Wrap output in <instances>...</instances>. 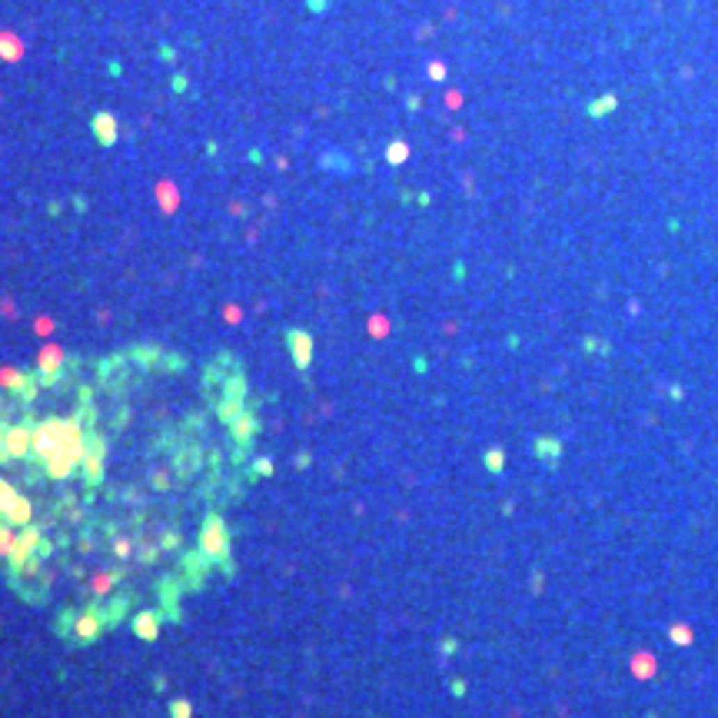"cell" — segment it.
I'll return each mask as SVG.
<instances>
[{"mask_svg": "<svg viewBox=\"0 0 718 718\" xmlns=\"http://www.w3.org/2000/svg\"><path fill=\"white\" fill-rule=\"evenodd\" d=\"M87 439L80 429V419L50 416L33 429V456L40 459L50 479H70L77 463H83Z\"/></svg>", "mask_w": 718, "mask_h": 718, "instance_id": "obj_1", "label": "cell"}, {"mask_svg": "<svg viewBox=\"0 0 718 718\" xmlns=\"http://www.w3.org/2000/svg\"><path fill=\"white\" fill-rule=\"evenodd\" d=\"M200 549H203V555H209L213 562H226V559H230V532H226L223 519H220L216 512H209L207 519H203Z\"/></svg>", "mask_w": 718, "mask_h": 718, "instance_id": "obj_2", "label": "cell"}, {"mask_svg": "<svg viewBox=\"0 0 718 718\" xmlns=\"http://www.w3.org/2000/svg\"><path fill=\"white\" fill-rule=\"evenodd\" d=\"M30 449H33V433L27 426H10L7 429V456L10 459H24Z\"/></svg>", "mask_w": 718, "mask_h": 718, "instance_id": "obj_3", "label": "cell"}, {"mask_svg": "<svg viewBox=\"0 0 718 718\" xmlns=\"http://www.w3.org/2000/svg\"><path fill=\"white\" fill-rule=\"evenodd\" d=\"M286 343H289V349H293V362H296L299 369H306L310 359H313V340H310L306 333L293 329V333H286Z\"/></svg>", "mask_w": 718, "mask_h": 718, "instance_id": "obj_4", "label": "cell"}, {"mask_svg": "<svg viewBox=\"0 0 718 718\" xmlns=\"http://www.w3.org/2000/svg\"><path fill=\"white\" fill-rule=\"evenodd\" d=\"M104 442L100 439H90L87 442V452H83V469H87V479L90 482H100L104 476Z\"/></svg>", "mask_w": 718, "mask_h": 718, "instance_id": "obj_5", "label": "cell"}, {"mask_svg": "<svg viewBox=\"0 0 718 718\" xmlns=\"http://www.w3.org/2000/svg\"><path fill=\"white\" fill-rule=\"evenodd\" d=\"M100 635V612L97 609H90V612L80 615V622H77V642H93Z\"/></svg>", "mask_w": 718, "mask_h": 718, "instance_id": "obj_6", "label": "cell"}, {"mask_svg": "<svg viewBox=\"0 0 718 718\" xmlns=\"http://www.w3.org/2000/svg\"><path fill=\"white\" fill-rule=\"evenodd\" d=\"M134 632L143 639V642H150V639H157V632H160V619L153 612H140L134 619Z\"/></svg>", "mask_w": 718, "mask_h": 718, "instance_id": "obj_7", "label": "cell"}, {"mask_svg": "<svg viewBox=\"0 0 718 718\" xmlns=\"http://www.w3.org/2000/svg\"><path fill=\"white\" fill-rule=\"evenodd\" d=\"M14 502H17V493H14V486L0 479V519H3V516L10 512V506H14Z\"/></svg>", "mask_w": 718, "mask_h": 718, "instance_id": "obj_8", "label": "cell"}, {"mask_svg": "<svg viewBox=\"0 0 718 718\" xmlns=\"http://www.w3.org/2000/svg\"><path fill=\"white\" fill-rule=\"evenodd\" d=\"M233 422H237V439H243V442H246V439L253 436V429H256L253 416H250V413H239V416L233 419Z\"/></svg>", "mask_w": 718, "mask_h": 718, "instance_id": "obj_9", "label": "cell"}, {"mask_svg": "<svg viewBox=\"0 0 718 718\" xmlns=\"http://www.w3.org/2000/svg\"><path fill=\"white\" fill-rule=\"evenodd\" d=\"M60 349H47L44 356H40V369H47V373H54V369H60Z\"/></svg>", "mask_w": 718, "mask_h": 718, "instance_id": "obj_10", "label": "cell"}, {"mask_svg": "<svg viewBox=\"0 0 718 718\" xmlns=\"http://www.w3.org/2000/svg\"><path fill=\"white\" fill-rule=\"evenodd\" d=\"M193 715V705L186 702V699H177V702H170V718H190Z\"/></svg>", "mask_w": 718, "mask_h": 718, "instance_id": "obj_11", "label": "cell"}, {"mask_svg": "<svg viewBox=\"0 0 718 718\" xmlns=\"http://www.w3.org/2000/svg\"><path fill=\"white\" fill-rule=\"evenodd\" d=\"M489 469H502V456L499 452H489Z\"/></svg>", "mask_w": 718, "mask_h": 718, "instance_id": "obj_12", "label": "cell"}]
</instances>
